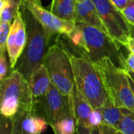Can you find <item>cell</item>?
<instances>
[{
    "label": "cell",
    "instance_id": "484cf974",
    "mask_svg": "<svg viewBox=\"0 0 134 134\" xmlns=\"http://www.w3.org/2000/svg\"><path fill=\"white\" fill-rule=\"evenodd\" d=\"M125 69L134 75V54L131 53L125 59Z\"/></svg>",
    "mask_w": 134,
    "mask_h": 134
},
{
    "label": "cell",
    "instance_id": "4dcf8cb0",
    "mask_svg": "<svg viewBox=\"0 0 134 134\" xmlns=\"http://www.w3.org/2000/svg\"><path fill=\"white\" fill-rule=\"evenodd\" d=\"M128 71V70H127ZM128 77H129V80H130V86H131V89H132V91L133 93V96H134V80L133 79L130 71H128Z\"/></svg>",
    "mask_w": 134,
    "mask_h": 134
},
{
    "label": "cell",
    "instance_id": "277c9868",
    "mask_svg": "<svg viewBox=\"0 0 134 134\" xmlns=\"http://www.w3.org/2000/svg\"><path fill=\"white\" fill-rule=\"evenodd\" d=\"M75 78V84L88 100L93 110L101 108L108 100V96L100 75L90 60L83 51L80 56L70 54Z\"/></svg>",
    "mask_w": 134,
    "mask_h": 134
},
{
    "label": "cell",
    "instance_id": "6da1fadb",
    "mask_svg": "<svg viewBox=\"0 0 134 134\" xmlns=\"http://www.w3.org/2000/svg\"><path fill=\"white\" fill-rule=\"evenodd\" d=\"M20 12L27 27V41L13 70L19 71L27 80L33 70L42 64L50 41L47 38L43 26L24 3Z\"/></svg>",
    "mask_w": 134,
    "mask_h": 134
},
{
    "label": "cell",
    "instance_id": "52a82bcc",
    "mask_svg": "<svg viewBox=\"0 0 134 134\" xmlns=\"http://www.w3.org/2000/svg\"><path fill=\"white\" fill-rule=\"evenodd\" d=\"M35 114L52 126L71 114L68 97L63 95L52 84L48 93L35 102Z\"/></svg>",
    "mask_w": 134,
    "mask_h": 134
},
{
    "label": "cell",
    "instance_id": "8992f818",
    "mask_svg": "<svg viewBox=\"0 0 134 134\" xmlns=\"http://www.w3.org/2000/svg\"><path fill=\"white\" fill-rule=\"evenodd\" d=\"M104 24L108 35L119 49L126 47L128 39L133 36L132 26L126 17L110 0H92Z\"/></svg>",
    "mask_w": 134,
    "mask_h": 134
},
{
    "label": "cell",
    "instance_id": "3957f363",
    "mask_svg": "<svg viewBox=\"0 0 134 134\" xmlns=\"http://www.w3.org/2000/svg\"><path fill=\"white\" fill-rule=\"evenodd\" d=\"M70 41L83 50L93 62L108 57H113L122 68H125V59L120 54L111 38L100 30L83 23H76L74 31L68 37Z\"/></svg>",
    "mask_w": 134,
    "mask_h": 134
},
{
    "label": "cell",
    "instance_id": "d4e9b609",
    "mask_svg": "<svg viewBox=\"0 0 134 134\" xmlns=\"http://www.w3.org/2000/svg\"><path fill=\"white\" fill-rule=\"evenodd\" d=\"M99 126L102 134H119V130L116 128L104 122L99 125Z\"/></svg>",
    "mask_w": 134,
    "mask_h": 134
},
{
    "label": "cell",
    "instance_id": "7c38bea8",
    "mask_svg": "<svg viewBox=\"0 0 134 134\" xmlns=\"http://www.w3.org/2000/svg\"><path fill=\"white\" fill-rule=\"evenodd\" d=\"M27 82L35 102L43 97L52 85L48 69L43 63L33 70Z\"/></svg>",
    "mask_w": 134,
    "mask_h": 134
},
{
    "label": "cell",
    "instance_id": "836d02e7",
    "mask_svg": "<svg viewBox=\"0 0 134 134\" xmlns=\"http://www.w3.org/2000/svg\"><path fill=\"white\" fill-rule=\"evenodd\" d=\"M130 75H131V76H132V78H133V80H134V75H133V74H132L131 72H130Z\"/></svg>",
    "mask_w": 134,
    "mask_h": 134
},
{
    "label": "cell",
    "instance_id": "5bb4252c",
    "mask_svg": "<svg viewBox=\"0 0 134 134\" xmlns=\"http://www.w3.org/2000/svg\"><path fill=\"white\" fill-rule=\"evenodd\" d=\"M76 0H52L50 12L59 18L76 24Z\"/></svg>",
    "mask_w": 134,
    "mask_h": 134
},
{
    "label": "cell",
    "instance_id": "d6a6232c",
    "mask_svg": "<svg viewBox=\"0 0 134 134\" xmlns=\"http://www.w3.org/2000/svg\"><path fill=\"white\" fill-rule=\"evenodd\" d=\"M83 1H85V0H76L77 2H83Z\"/></svg>",
    "mask_w": 134,
    "mask_h": 134
},
{
    "label": "cell",
    "instance_id": "f1b7e54d",
    "mask_svg": "<svg viewBox=\"0 0 134 134\" xmlns=\"http://www.w3.org/2000/svg\"><path fill=\"white\" fill-rule=\"evenodd\" d=\"M126 48L131 53L134 54V36H131L129 39L128 42L126 43Z\"/></svg>",
    "mask_w": 134,
    "mask_h": 134
},
{
    "label": "cell",
    "instance_id": "44dd1931",
    "mask_svg": "<svg viewBox=\"0 0 134 134\" xmlns=\"http://www.w3.org/2000/svg\"><path fill=\"white\" fill-rule=\"evenodd\" d=\"M27 113H29V112H27L26 111L23 109H19L16 115L13 117L12 134H24L22 129V121Z\"/></svg>",
    "mask_w": 134,
    "mask_h": 134
},
{
    "label": "cell",
    "instance_id": "4316f807",
    "mask_svg": "<svg viewBox=\"0 0 134 134\" xmlns=\"http://www.w3.org/2000/svg\"><path fill=\"white\" fill-rule=\"evenodd\" d=\"M120 11L126 9L133 0H110Z\"/></svg>",
    "mask_w": 134,
    "mask_h": 134
},
{
    "label": "cell",
    "instance_id": "cb8c5ba5",
    "mask_svg": "<svg viewBox=\"0 0 134 134\" xmlns=\"http://www.w3.org/2000/svg\"><path fill=\"white\" fill-rule=\"evenodd\" d=\"M122 14L126 17L128 23L134 27V0L126 8L122 11Z\"/></svg>",
    "mask_w": 134,
    "mask_h": 134
},
{
    "label": "cell",
    "instance_id": "d6986e66",
    "mask_svg": "<svg viewBox=\"0 0 134 134\" xmlns=\"http://www.w3.org/2000/svg\"><path fill=\"white\" fill-rule=\"evenodd\" d=\"M115 128L123 134H134L133 112L125 115L120 123Z\"/></svg>",
    "mask_w": 134,
    "mask_h": 134
},
{
    "label": "cell",
    "instance_id": "9c48e42d",
    "mask_svg": "<svg viewBox=\"0 0 134 134\" xmlns=\"http://www.w3.org/2000/svg\"><path fill=\"white\" fill-rule=\"evenodd\" d=\"M23 3L43 26L47 38L49 41L56 34L68 37L74 31L75 24L59 18L50 11L44 9L42 5H37L28 0H23Z\"/></svg>",
    "mask_w": 134,
    "mask_h": 134
},
{
    "label": "cell",
    "instance_id": "d590c367",
    "mask_svg": "<svg viewBox=\"0 0 134 134\" xmlns=\"http://www.w3.org/2000/svg\"><path fill=\"white\" fill-rule=\"evenodd\" d=\"M133 36H134V35H133Z\"/></svg>",
    "mask_w": 134,
    "mask_h": 134
},
{
    "label": "cell",
    "instance_id": "2e32d148",
    "mask_svg": "<svg viewBox=\"0 0 134 134\" xmlns=\"http://www.w3.org/2000/svg\"><path fill=\"white\" fill-rule=\"evenodd\" d=\"M47 126V122L35 113H27L22 121V129L24 134H41Z\"/></svg>",
    "mask_w": 134,
    "mask_h": 134
},
{
    "label": "cell",
    "instance_id": "5b68a950",
    "mask_svg": "<svg viewBox=\"0 0 134 134\" xmlns=\"http://www.w3.org/2000/svg\"><path fill=\"white\" fill-rule=\"evenodd\" d=\"M47 68L52 84L65 97H68L75 85L70 53L58 44L50 46L42 62Z\"/></svg>",
    "mask_w": 134,
    "mask_h": 134
},
{
    "label": "cell",
    "instance_id": "83f0119b",
    "mask_svg": "<svg viewBox=\"0 0 134 134\" xmlns=\"http://www.w3.org/2000/svg\"><path fill=\"white\" fill-rule=\"evenodd\" d=\"M91 128L92 127H88V126H86L77 124L75 134H92Z\"/></svg>",
    "mask_w": 134,
    "mask_h": 134
},
{
    "label": "cell",
    "instance_id": "ac0fdd59",
    "mask_svg": "<svg viewBox=\"0 0 134 134\" xmlns=\"http://www.w3.org/2000/svg\"><path fill=\"white\" fill-rule=\"evenodd\" d=\"M76 126L77 123L75 117L71 112L69 115L60 119L50 126L54 134H75Z\"/></svg>",
    "mask_w": 134,
    "mask_h": 134
},
{
    "label": "cell",
    "instance_id": "ffe728a7",
    "mask_svg": "<svg viewBox=\"0 0 134 134\" xmlns=\"http://www.w3.org/2000/svg\"><path fill=\"white\" fill-rule=\"evenodd\" d=\"M12 24V23H11ZM10 23H0V53H6V43L9 37L10 27Z\"/></svg>",
    "mask_w": 134,
    "mask_h": 134
},
{
    "label": "cell",
    "instance_id": "f546056e",
    "mask_svg": "<svg viewBox=\"0 0 134 134\" xmlns=\"http://www.w3.org/2000/svg\"><path fill=\"white\" fill-rule=\"evenodd\" d=\"M91 131H92V134H102L101 133V131H100V129L99 125L93 126L92 128H91Z\"/></svg>",
    "mask_w": 134,
    "mask_h": 134
},
{
    "label": "cell",
    "instance_id": "7402d4cb",
    "mask_svg": "<svg viewBox=\"0 0 134 134\" xmlns=\"http://www.w3.org/2000/svg\"><path fill=\"white\" fill-rule=\"evenodd\" d=\"M13 118H6L1 115L0 120V134H12Z\"/></svg>",
    "mask_w": 134,
    "mask_h": 134
},
{
    "label": "cell",
    "instance_id": "1f68e13d",
    "mask_svg": "<svg viewBox=\"0 0 134 134\" xmlns=\"http://www.w3.org/2000/svg\"><path fill=\"white\" fill-rule=\"evenodd\" d=\"M28 1H30V2H31L33 3H35L37 5H42L41 4V0H28Z\"/></svg>",
    "mask_w": 134,
    "mask_h": 134
},
{
    "label": "cell",
    "instance_id": "ba28073f",
    "mask_svg": "<svg viewBox=\"0 0 134 134\" xmlns=\"http://www.w3.org/2000/svg\"><path fill=\"white\" fill-rule=\"evenodd\" d=\"M0 97H13L19 100L20 109L35 113V100L27 80L19 71L13 70L9 75L0 81Z\"/></svg>",
    "mask_w": 134,
    "mask_h": 134
},
{
    "label": "cell",
    "instance_id": "9a60e30c",
    "mask_svg": "<svg viewBox=\"0 0 134 134\" xmlns=\"http://www.w3.org/2000/svg\"><path fill=\"white\" fill-rule=\"evenodd\" d=\"M97 111H99L102 115L103 122L115 128L120 123L125 115L132 112L126 109L115 107L108 98L105 105L101 108L97 109Z\"/></svg>",
    "mask_w": 134,
    "mask_h": 134
},
{
    "label": "cell",
    "instance_id": "e575fe53",
    "mask_svg": "<svg viewBox=\"0 0 134 134\" xmlns=\"http://www.w3.org/2000/svg\"><path fill=\"white\" fill-rule=\"evenodd\" d=\"M119 134H123V133H121V132H119Z\"/></svg>",
    "mask_w": 134,
    "mask_h": 134
},
{
    "label": "cell",
    "instance_id": "30bf717a",
    "mask_svg": "<svg viewBox=\"0 0 134 134\" xmlns=\"http://www.w3.org/2000/svg\"><path fill=\"white\" fill-rule=\"evenodd\" d=\"M27 41V27L22 13L20 12L11 24L6 43V49L11 71L14 69L19 58L21 57L25 49Z\"/></svg>",
    "mask_w": 134,
    "mask_h": 134
},
{
    "label": "cell",
    "instance_id": "8fae6325",
    "mask_svg": "<svg viewBox=\"0 0 134 134\" xmlns=\"http://www.w3.org/2000/svg\"><path fill=\"white\" fill-rule=\"evenodd\" d=\"M68 99L70 111L74 115L76 123L92 127L91 119L94 110L75 84L68 96Z\"/></svg>",
    "mask_w": 134,
    "mask_h": 134
},
{
    "label": "cell",
    "instance_id": "7a4b0ae2",
    "mask_svg": "<svg viewBox=\"0 0 134 134\" xmlns=\"http://www.w3.org/2000/svg\"><path fill=\"white\" fill-rule=\"evenodd\" d=\"M93 63L100 75L108 98L114 106L134 113V96L128 71L117 66L108 57Z\"/></svg>",
    "mask_w": 134,
    "mask_h": 134
},
{
    "label": "cell",
    "instance_id": "603a6c76",
    "mask_svg": "<svg viewBox=\"0 0 134 134\" xmlns=\"http://www.w3.org/2000/svg\"><path fill=\"white\" fill-rule=\"evenodd\" d=\"M6 53H0V81L8 77L7 74H8L9 66H8V61L6 57Z\"/></svg>",
    "mask_w": 134,
    "mask_h": 134
},
{
    "label": "cell",
    "instance_id": "e0dca14e",
    "mask_svg": "<svg viewBox=\"0 0 134 134\" xmlns=\"http://www.w3.org/2000/svg\"><path fill=\"white\" fill-rule=\"evenodd\" d=\"M23 0H0V23H12L20 12Z\"/></svg>",
    "mask_w": 134,
    "mask_h": 134
},
{
    "label": "cell",
    "instance_id": "4fadbf2b",
    "mask_svg": "<svg viewBox=\"0 0 134 134\" xmlns=\"http://www.w3.org/2000/svg\"><path fill=\"white\" fill-rule=\"evenodd\" d=\"M76 20L77 23L88 24L108 35L107 30L102 23L97 8L92 0H85L82 2H77Z\"/></svg>",
    "mask_w": 134,
    "mask_h": 134
}]
</instances>
